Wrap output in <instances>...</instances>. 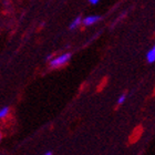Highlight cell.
I'll use <instances>...</instances> for the list:
<instances>
[{"label": "cell", "instance_id": "obj_1", "mask_svg": "<svg viewBox=\"0 0 155 155\" xmlns=\"http://www.w3.org/2000/svg\"><path fill=\"white\" fill-rule=\"evenodd\" d=\"M70 58H71L70 53H63V54L59 55L57 58L52 59L51 61H50V67L51 68H59L61 65H64L70 60Z\"/></svg>", "mask_w": 155, "mask_h": 155}, {"label": "cell", "instance_id": "obj_2", "mask_svg": "<svg viewBox=\"0 0 155 155\" xmlns=\"http://www.w3.org/2000/svg\"><path fill=\"white\" fill-rule=\"evenodd\" d=\"M101 19H102L101 16H87V18H84V19L82 20V23H83L84 26H92V25H94L95 22L100 21Z\"/></svg>", "mask_w": 155, "mask_h": 155}, {"label": "cell", "instance_id": "obj_3", "mask_svg": "<svg viewBox=\"0 0 155 155\" xmlns=\"http://www.w3.org/2000/svg\"><path fill=\"white\" fill-rule=\"evenodd\" d=\"M146 60H147L149 63L155 62V45L150 50L149 52H147V53H146Z\"/></svg>", "mask_w": 155, "mask_h": 155}, {"label": "cell", "instance_id": "obj_4", "mask_svg": "<svg viewBox=\"0 0 155 155\" xmlns=\"http://www.w3.org/2000/svg\"><path fill=\"white\" fill-rule=\"evenodd\" d=\"M81 22H82V18H81V17H78V18H75V19L71 22V25H70V29H71V30L75 29V28H77V27L79 26Z\"/></svg>", "mask_w": 155, "mask_h": 155}, {"label": "cell", "instance_id": "obj_5", "mask_svg": "<svg viewBox=\"0 0 155 155\" xmlns=\"http://www.w3.org/2000/svg\"><path fill=\"white\" fill-rule=\"evenodd\" d=\"M9 113V107H3L0 109V119H5Z\"/></svg>", "mask_w": 155, "mask_h": 155}, {"label": "cell", "instance_id": "obj_6", "mask_svg": "<svg viewBox=\"0 0 155 155\" xmlns=\"http://www.w3.org/2000/svg\"><path fill=\"white\" fill-rule=\"evenodd\" d=\"M125 99H126V94L123 93L122 95H121V97H119V100H117V104H119V105L123 104V103H124V101H125Z\"/></svg>", "mask_w": 155, "mask_h": 155}, {"label": "cell", "instance_id": "obj_7", "mask_svg": "<svg viewBox=\"0 0 155 155\" xmlns=\"http://www.w3.org/2000/svg\"><path fill=\"white\" fill-rule=\"evenodd\" d=\"M89 2H90L91 5H97V3H99V0H90Z\"/></svg>", "mask_w": 155, "mask_h": 155}, {"label": "cell", "instance_id": "obj_8", "mask_svg": "<svg viewBox=\"0 0 155 155\" xmlns=\"http://www.w3.org/2000/svg\"><path fill=\"white\" fill-rule=\"evenodd\" d=\"M45 155H52V153H51V152H47Z\"/></svg>", "mask_w": 155, "mask_h": 155}]
</instances>
